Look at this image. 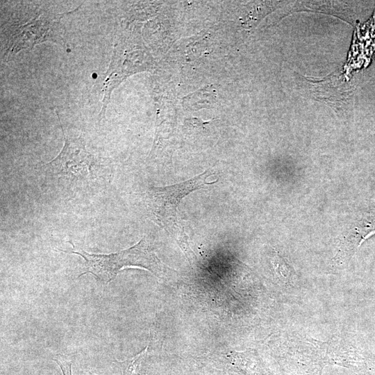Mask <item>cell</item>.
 Listing matches in <instances>:
<instances>
[{"label":"cell","instance_id":"6da1fadb","mask_svg":"<svg viewBox=\"0 0 375 375\" xmlns=\"http://www.w3.org/2000/svg\"><path fill=\"white\" fill-rule=\"evenodd\" d=\"M62 133L65 142L60 153L38 169L44 183L68 193L109 183L114 173L112 161L88 151L81 138Z\"/></svg>","mask_w":375,"mask_h":375},{"label":"cell","instance_id":"7a4b0ae2","mask_svg":"<svg viewBox=\"0 0 375 375\" xmlns=\"http://www.w3.org/2000/svg\"><path fill=\"white\" fill-rule=\"evenodd\" d=\"M59 251L81 256L83 260L82 272L78 277L87 274L94 276L103 285L113 281L120 270L125 267H138L145 269L155 276L162 278L170 269L156 256L147 237L133 247L108 254L88 253L83 250Z\"/></svg>","mask_w":375,"mask_h":375},{"label":"cell","instance_id":"3957f363","mask_svg":"<svg viewBox=\"0 0 375 375\" xmlns=\"http://www.w3.org/2000/svg\"><path fill=\"white\" fill-rule=\"evenodd\" d=\"M211 174L208 169L182 183L148 188L142 194V199L150 218L176 239L184 232L177 217L181 200L192 192L215 183L217 181L207 182Z\"/></svg>","mask_w":375,"mask_h":375},{"label":"cell","instance_id":"277c9868","mask_svg":"<svg viewBox=\"0 0 375 375\" xmlns=\"http://www.w3.org/2000/svg\"><path fill=\"white\" fill-rule=\"evenodd\" d=\"M60 17L41 15L19 26L12 35L7 55H14L19 51L32 49L44 41H62L60 27Z\"/></svg>","mask_w":375,"mask_h":375},{"label":"cell","instance_id":"5b68a950","mask_svg":"<svg viewBox=\"0 0 375 375\" xmlns=\"http://www.w3.org/2000/svg\"><path fill=\"white\" fill-rule=\"evenodd\" d=\"M375 233V209L366 212L339 238L333 260L338 265L348 261L370 235Z\"/></svg>","mask_w":375,"mask_h":375},{"label":"cell","instance_id":"8992f818","mask_svg":"<svg viewBox=\"0 0 375 375\" xmlns=\"http://www.w3.org/2000/svg\"><path fill=\"white\" fill-rule=\"evenodd\" d=\"M148 346L133 357L122 362L117 361L122 375H137L141 362L147 352Z\"/></svg>","mask_w":375,"mask_h":375},{"label":"cell","instance_id":"52a82bcc","mask_svg":"<svg viewBox=\"0 0 375 375\" xmlns=\"http://www.w3.org/2000/svg\"><path fill=\"white\" fill-rule=\"evenodd\" d=\"M272 264L277 278L285 284L290 283L292 269L286 260L276 253L272 259Z\"/></svg>","mask_w":375,"mask_h":375},{"label":"cell","instance_id":"ba28073f","mask_svg":"<svg viewBox=\"0 0 375 375\" xmlns=\"http://www.w3.org/2000/svg\"><path fill=\"white\" fill-rule=\"evenodd\" d=\"M53 360L60 366L63 375H72L71 361L62 356H58Z\"/></svg>","mask_w":375,"mask_h":375}]
</instances>
